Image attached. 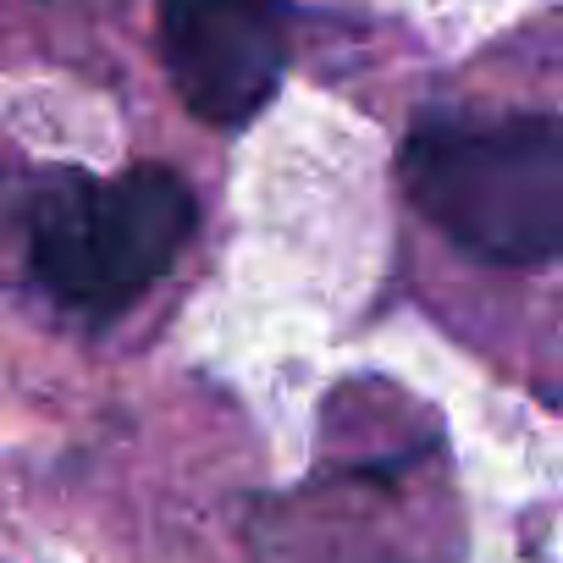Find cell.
Segmentation results:
<instances>
[{
  "instance_id": "2",
  "label": "cell",
  "mask_w": 563,
  "mask_h": 563,
  "mask_svg": "<svg viewBox=\"0 0 563 563\" xmlns=\"http://www.w3.org/2000/svg\"><path fill=\"white\" fill-rule=\"evenodd\" d=\"M415 210L464 254L541 271L563 249V128L552 111H431L404 144Z\"/></svg>"
},
{
  "instance_id": "3",
  "label": "cell",
  "mask_w": 563,
  "mask_h": 563,
  "mask_svg": "<svg viewBox=\"0 0 563 563\" xmlns=\"http://www.w3.org/2000/svg\"><path fill=\"white\" fill-rule=\"evenodd\" d=\"M161 62L205 128H243L288 73V0H161Z\"/></svg>"
},
{
  "instance_id": "1",
  "label": "cell",
  "mask_w": 563,
  "mask_h": 563,
  "mask_svg": "<svg viewBox=\"0 0 563 563\" xmlns=\"http://www.w3.org/2000/svg\"><path fill=\"white\" fill-rule=\"evenodd\" d=\"M194 221L199 205L172 166L117 177L34 166L0 177V232L12 238L18 271L84 321H106L150 294L177 265Z\"/></svg>"
}]
</instances>
